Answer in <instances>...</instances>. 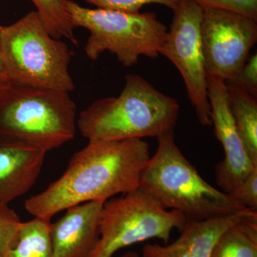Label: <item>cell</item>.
<instances>
[{
	"label": "cell",
	"mask_w": 257,
	"mask_h": 257,
	"mask_svg": "<svg viewBox=\"0 0 257 257\" xmlns=\"http://www.w3.org/2000/svg\"><path fill=\"white\" fill-rule=\"evenodd\" d=\"M150 157V146L143 140L89 141L71 157L60 178L27 199L25 209L35 217L51 219L77 204L105 202L132 192L140 187Z\"/></svg>",
	"instance_id": "1"
},
{
	"label": "cell",
	"mask_w": 257,
	"mask_h": 257,
	"mask_svg": "<svg viewBox=\"0 0 257 257\" xmlns=\"http://www.w3.org/2000/svg\"><path fill=\"white\" fill-rule=\"evenodd\" d=\"M178 101L137 74H128L119 96L98 99L79 114L77 127L88 141L158 138L174 130Z\"/></svg>",
	"instance_id": "2"
},
{
	"label": "cell",
	"mask_w": 257,
	"mask_h": 257,
	"mask_svg": "<svg viewBox=\"0 0 257 257\" xmlns=\"http://www.w3.org/2000/svg\"><path fill=\"white\" fill-rule=\"evenodd\" d=\"M157 139L158 146L142 173L140 188L165 209L182 213L187 221L214 219L246 209L199 175L176 144L174 130Z\"/></svg>",
	"instance_id": "3"
},
{
	"label": "cell",
	"mask_w": 257,
	"mask_h": 257,
	"mask_svg": "<svg viewBox=\"0 0 257 257\" xmlns=\"http://www.w3.org/2000/svg\"><path fill=\"white\" fill-rule=\"evenodd\" d=\"M0 54L5 76L12 84L74 90L69 71L73 53L65 42L50 35L37 11L3 26Z\"/></svg>",
	"instance_id": "4"
},
{
	"label": "cell",
	"mask_w": 257,
	"mask_h": 257,
	"mask_svg": "<svg viewBox=\"0 0 257 257\" xmlns=\"http://www.w3.org/2000/svg\"><path fill=\"white\" fill-rule=\"evenodd\" d=\"M76 116L67 92L11 83L0 93V135L46 152L73 140Z\"/></svg>",
	"instance_id": "5"
},
{
	"label": "cell",
	"mask_w": 257,
	"mask_h": 257,
	"mask_svg": "<svg viewBox=\"0 0 257 257\" xmlns=\"http://www.w3.org/2000/svg\"><path fill=\"white\" fill-rule=\"evenodd\" d=\"M64 8L74 28L89 32L84 50L90 60L108 51L130 67L143 56L155 59L160 55L168 29L155 13L89 9L72 0H64Z\"/></svg>",
	"instance_id": "6"
},
{
	"label": "cell",
	"mask_w": 257,
	"mask_h": 257,
	"mask_svg": "<svg viewBox=\"0 0 257 257\" xmlns=\"http://www.w3.org/2000/svg\"><path fill=\"white\" fill-rule=\"evenodd\" d=\"M187 219L182 213L166 209L139 187L103 204L100 237L89 257H113L121 248L151 239L167 244L174 229L181 231Z\"/></svg>",
	"instance_id": "7"
},
{
	"label": "cell",
	"mask_w": 257,
	"mask_h": 257,
	"mask_svg": "<svg viewBox=\"0 0 257 257\" xmlns=\"http://www.w3.org/2000/svg\"><path fill=\"white\" fill-rule=\"evenodd\" d=\"M203 9L193 0H179L160 55L178 69L196 115L203 126L211 125L206 72L201 42Z\"/></svg>",
	"instance_id": "8"
},
{
	"label": "cell",
	"mask_w": 257,
	"mask_h": 257,
	"mask_svg": "<svg viewBox=\"0 0 257 257\" xmlns=\"http://www.w3.org/2000/svg\"><path fill=\"white\" fill-rule=\"evenodd\" d=\"M201 42L207 76L234 80L257 42V21L226 10H203Z\"/></svg>",
	"instance_id": "9"
},
{
	"label": "cell",
	"mask_w": 257,
	"mask_h": 257,
	"mask_svg": "<svg viewBox=\"0 0 257 257\" xmlns=\"http://www.w3.org/2000/svg\"><path fill=\"white\" fill-rule=\"evenodd\" d=\"M208 96L211 125L216 139L222 145L224 160L215 167V181L223 192L229 194L257 167L248 157L230 110L226 82L207 76Z\"/></svg>",
	"instance_id": "10"
},
{
	"label": "cell",
	"mask_w": 257,
	"mask_h": 257,
	"mask_svg": "<svg viewBox=\"0 0 257 257\" xmlns=\"http://www.w3.org/2000/svg\"><path fill=\"white\" fill-rule=\"evenodd\" d=\"M92 201L66 209L60 219L50 225L54 257H89L99 237L103 204Z\"/></svg>",
	"instance_id": "11"
},
{
	"label": "cell",
	"mask_w": 257,
	"mask_h": 257,
	"mask_svg": "<svg viewBox=\"0 0 257 257\" xmlns=\"http://www.w3.org/2000/svg\"><path fill=\"white\" fill-rule=\"evenodd\" d=\"M46 153L0 135V204H8L31 189L41 173Z\"/></svg>",
	"instance_id": "12"
},
{
	"label": "cell",
	"mask_w": 257,
	"mask_h": 257,
	"mask_svg": "<svg viewBox=\"0 0 257 257\" xmlns=\"http://www.w3.org/2000/svg\"><path fill=\"white\" fill-rule=\"evenodd\" d=\"M253 211H257L246 209L221 217L187 221L176 241L166 245L147 243L142 257H211L216 240L223 231Z\"/></svg>",
	"instance_id": "13"
},
{
	"label": "cell",
	"mask_w": 257,
	"mask_h": 257,
	"mask_svg": "<svg viewBox=\"0 0 257 257\" xmlns=\"http://www.w3.org/2000/svg\"><path fill=\"white\" fill-rule=\"evenodd\" d=\"M230 110L249 158L257 164V96L226 82Z\"/></svg>",
	"instance_id": "14"
},
{
	"label": "cell",
	"mask_w": 257,
	"mask_h": 257,
	"mask_svg": "<svg viewBox=\"0 0 257 257\" xmlns=\"http://www.w3.org/2000/svg\"><path fill=\"white\" fill-rule=\"evenodd\" d=\"M211 257H257V211L223 231L216 240Z\"/></svg>",
	"instance_id": "15"
},
{
	"label": "cell",
	"mask_w": 257,
	"mask_h": 257,
	"mask_svg": "<svg viewBox=\"0 0 257 257\" xmlns=\"http://www.w3.org/2000/svg\"><path fill=\"white\" fill-rule=\"evenodd\" d=\"M50 219L35 217L22 222L16 244L3 257H54Z\"/></svg>",
	"instance_id": "16"
},
{
	"label": "cell",
	"mask_w": 257,
	"mask_h": 257,
	"mask_svg": "<svg viewBox=\"0 0 257 257\" xmlns=\"http://www.w3.org/2000/svg\"><path fill=\"white\" fill-rule=\"evenodd\" d=\"M47 30L55 39L65 38L77 45L74 27L64 8V0H31Z\"/></svg>",
	"instance_id": "17"
},
{
	"label": "cell",
	"mask_w": 257,
	"mask_h": 257,
	"mask_svg": "<svg viewBox=\"0 0 257 257\" xmlns=\"http://www.w3.org/2000/svg\"><path fill=\"white\" fill-rule=\"evenodd\" d=\"M23 221L8 204H0V255L4 256L16 244Z\"/></svg>",
	"instance_id": "18"
},
{
	"label": "cell",
	"mask_w": 257,
	"mask_h": 257,
	"mask_svg": "<svg viewBox=\"0 0 257 257\" xmlns=\"http://www.w3.org/2000/svg\"><path fill=\"white\" fill-rule=\"evenodd\" d=\"M99 9L113 10L123 13H140L144 6L150 4L164 5L175 11L179 0H85Z\"/></svg>",
	"instance_id": "19"
},
{
	"label": "cell",
	"mask_w": 257,
	"mask_h": 257,
	"mask_svg": "<svg viewBox=\"0 0 257 257\" xmlns=\"http://www.w3.org/2000/svg\"><path fill=\"white\" fill-rule=\"evenodd\" d=\"M203 10H226L257 21V0H193Z\"/></svg>",
	"instance_id": "20"
},
{
	"label": "cell",
	"mask_w": 257,
	"mask_h": 257,
	"mask_svg": "<svg viewBox=\"0 0 257 257\" xmlns=\"http://www.w3.org/2000/svg\"><path fill=\"white\" fill-rule=\"evenodd\" d=\"M229 194L240 207L257 211V167Z\"/></svg>",
	"instance_id": "21"
},
{
	"label": "cell",
	"mask_w": 257,
	"mask_h": 257,
	"mask_svg": "<svg viewBox=\"0 0 257 257\" xmlns=\"http://www.w3.org/2000/svg\"><path fill=\"white\" fill-rule=\"evenodd\" d=\"M229 82H234L243 89H246L253 95L257 96L256 54L248 57V60L243 66L234 80Z\"/></svg>",
	"instance_id": "22"
},
{
	"label": "cell",
	"mask_w": 257,
	"mask_h": 257,
	"mask_svg": "<svg viewBox=\"0 0 257 257\" xmlns=\"http://www.w3.org/2000/svg\"><path fill=\"white\" fill-rule=\"evenodd\" d=\"M10 84L11 83H10L7 77L0 75V93L9 87Z\"/></svg>",
	"instance_id": "23"
},
{
	"label": "cell",
	"mask_w": 257,
	"mask_h": 257,
	"mask_svg": "<svg viewBox=\"0 0 257 257\" xmlns=\"http://www.w3.org/2000/svg\"><path fill=\"white\" fill-rule=\"evenodd\" d=\"M115 257V256H113ZM118 257H141L140 255L139 254L138 252L136 251H128V252H126L124 253V254L121 255V256Z\"/></svg>",
	"instance_id": "24"
},
{
	"label": "cell",
	"mask_w": 257,
	"mask_h": 257,
	"mask_svg": "<svg viewBox=\"0 0 257 257\" xmlns=\"http://www.w3.org/2000/svg\"><path fill=\"white\" fill-rule=\"evenodd\" d=\"M2 28H3V26L0 25V32H1ZM0 75L4 76V77H6L5 74L4 68H3V62H2L1 54H0Z\"/></svg>",
	"instance_id": "25"
},
{
	"label": "cell",
	"mask_w": 257,
	"mask_h": 257,
	"mask_svg": "<svg viewBox=\"0 0 257 257\" xmlns=\"http://www.w3.org/2000/svg\"><path fill=\"white\" fill-rule=\"evenodd\" d=\"M0 257H3V256H1V255H0Z\"/></svg>",
	"instance_id": "26"
}]
</instances>
